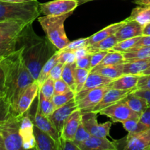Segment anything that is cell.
<instances>
[{
    "instance_id": "obj_1",
    "label": "cell",
    "mask_w": 150,
    "mask_h": 150,
    "mask_svg": "<svg viewBox=\"0 0 150 150\" xmlns=\"http://www.w3.org/2000/svg\"><path fill=\"white\" fill-rule=\"evenodd\" d=\"M32 24H26L17 37V49L22 48L23 62L37 81L42 67L58 49L48 38L38 36Z\"/></svg>"
},
{
    "instance_id": "obj_2",
    "label": "cell",
    "mask_w": 150,
    "mask_h": 150,
    "mask_svg": "<svg viewBox=\"0 0 150 150\" xmlns=\"http://www.w3.org/2000/svg\"><path fill=\"white\" fill-rule=\"evenodd\" d=\"M0 65L5 74L6 98L14 111L21 94L36 81L33 79L23 62L22 48H18L16 51L0 60Z\"/></svg>"
},
{
    "instance_id": "obj_3",
    "label": "cell",
    "mask_w": 150,
    "mask_h": 150,
    "mask_svg": "<svg viewBox=\"0 0 150 150\" xmlns=\"http://www.w3.org/2000/svg\"><path fill=\"white\" fill-rule=\"evenodd\" d=\"M38 1L14 3L0 0V21H18L26 24L32 23L40 16Z\"/></svg>"
},
{
    "instance_id": "obj_4",
    "label": "cell",
    "mask_w": 150,
    "mask_h": 150,
    "mask_svg": "<svg viewBox=\"0 0 150 150\" xmlns=\"http://www.w3.org/2000/svg\"><path fill=\"white\" fill-rule=\"evenodd\" d=\"M73 12L61 16H43L38 17V21L47 38L58 50H62L70 42L64 30V21Z\"/></svg>"
},
{
    "instance_id": "obj_5",
    "label": "cell",
    "mask_w": 150,
    "mask_h": 150,
    "mask_svg": "<svg viewBox=\"0 0 150 150\" xmlns=\"http://www.w3.org/2000/svg\"><path fill=\"white\" fill-rule=\"evenodd\" d=\"M22 117L17 115L12 110L6 120L0 123V135L3 138L6 150L23 149L20 135Z\"/></svg>"
},
{
    "instance_id": "obj_6",
    "label": "cell",
    "mask_w": 150,
    "mask_h": 150,
    "mask_svg": "<svg viewBox=\"0 0 150 150\" xmlns=\"http://www.w3.org/2000/svg\"><path fill=\"white\" fill-rule=\"evenodd\" d=\"M98 114L109 117L114 122L122 123L130 119L139 120L140 118V115L134 112L125 102L124 99L101 110Z\"/></svg>"
},
{
    "instance_id": "obj_7",
    "label": "cell",
    "mask_w": 150,
    "mask_h": 150,
    "mask_svg": "<svg viewBox=\"0 0 150 150\" xmlns=\"http://www.w3.org/2000/svg\"><path fill=\"white\" fill-rule=\"evenodd\" d=\"M79 5V0H54L40 4V11L43 16H61L73 12Z\"/></svg>"
},
{
    "instance_id": "obj_8",
    "label": "cell",
    "mask_w": 150,
    "mask_h": 150,
    "mask_svg": "<svg viewBox=\"0 0 150 150\" xmlns=\"http://www.w3.org/2000/svg\"><path fill=\"white\" fill-rule=\"evenodd\" d=\"M81 123L91 136L105 138L109 136L111 122L99 124L98 122V113L94 111L83 113L81 117Z\"/></svg>"
},
{
    "instance_id": "obj_9",
    "label": "cell",
    "mask_w": 150,
    "mask_h": 150,
    "mask_svg": "<svg viewBox=\"0 0 150 150\" xmlns=\"http://www.w3.org/2000/svg\"><path fill=\"white\" fill-rule=\"evenodd\" d=\"M110 89L111 87L108 85L90 90L83 98L76 101L78 109L80 110L82 114L92 111L95 107L100 102L107 91Z\"/></svg>"
},
{
    "instance_id": "obj_10",
    "label": "cell",
    "mask_w": 150,
    "mask_h": 150,
    "mask_svg": "<svg viewBox=\"0 0 150 150\" xmlns=\"http://www.w3.org/2000/svg\"><path fill=\"white\" fill-rule=\"evenodd\" d=\"M26 114L29 116L32 120L33 121V123L35 125L39 127L40 130L42 131L45 132V133H48L54 140L56 141L57 144L59 145L60 147V140H61V136H60L58 130L56 129L53 123L51 122L49 118L45 117V115L41 113L40 110L39 106H38V103L37 102L36 105V109H35V113L32 115V113L29 111H27ZM61 150V149H60Z\"/></svg>"
},
{
    "instance_id": "obj_11",
    "label": "cell",
    "mask_w": 150,
    "mask_h": 150,
    "mask_svg": "<svg viewBox=\"0 0 150 150\" xmlns=\"http://www.w3.org/2000/svg\"><path fill=\"white\" fill-rule=\"evenodd\" d=\"M78 109L77 103L76 100L73 99L66 103L65 105L57 108L51 115L48 117L49 120L54 125L58 132L59 133L60 136L62 132L63 127H64V123L69 117L76 110Z\"/></svg>"
},
{
    "instance_id": "obj_12",
    "label": "cell",
    "mask_w": 150,
    "mask_h": 150,
    "mask_svg": "<svg viewBox=\"0 0 150 150\" xmlns=\"http://www.w3.org/2000/svg\"><path fill=\"white\" fill-rule=\"evenodd\" d=\"M39 89V85L37 81L33 82L25 89L16 104L14 112L17 115L22 117L27 112L28 110L32 106L35 100L38 97Z\"/></svg>"
},
{
    "instance_id": "obj_13",
    "label": "cell",
    "mask_w": 150,
    "mask_h": 150,
    "mask_svg": "<svg viewBox=\"0 0 150 150\" xmlns=\"http://www.w3.org/2000/svg\"><path fill=\"white\" fill-rule=\"evenodd\" d=\"M125 150H150V128L140 133H128Z\"/></svg>"
},
{
    "instance_id": "obj_14",
    "label": "cell",
    "mask_w": 150,
    "mask_h": 150,
    "mask_svg": "<svg viewBox=\"0 0 150 150\" xmlns=\"http://www.w3.org/2000/svg\"><path fill=\"white\" fill-rule=\"evenodd\" d=\"M34 123L27 114L22 117L20 125V135L23 149H36V140L34 133Z\"/></svg>"
},
{
    "instance_id": "obj_15",
    "label": "cell",
    "mask_w": 150,
    "mask_h": 150,
    "mask_svg": "<svg viewBox=\"0 0 150 150\" xmlns=\"http://www.w3.org/2000/svg\"><path fill=\"white\" fill-rule=\"evenodd\" d=\"M112 79H109V78L105 77L102 75L98 74V73H91L90 72L83 88L81 89L80 92L76 94L75 100H76V101L79 100L80 99L83 98L92 89L108 86L112 82Z\"/></svg>"
},
{
    "instance_id": "obj_16",
    "label": "cell",
    "mask_w": 150,
    "mask_h": 150,
    "mask_svg": "<svg viewBox=\"0 0 150 150\" xmlns=\"http://www.w3.org/2000/svg\"><path fill=\"white\" fill-rule=\"evenodd\" d=\"M134 92V90H120V89H110L104 95L100 102L95 107L94 112L99 113L101 110L122 100L129 94Z\"/></svg>"
},
{
    "instance_id": "obj_17",
    "label": "cell",
    "mask_w": 150,
    "mask_h": 150,
    "mask_svg": "<svg viewBox=\"0 0 150 150\" xmlns=\"http://www.w3.org/2000/svg\"><path fill=\"white\" fill-rule=\"evenodd\" d=\"M81 150H117L118 149L115 142H111L106 137H90L79 145Z\"/></svg>"
},
{
    "instance_id": "obj_18",
    "label": "cell",
    "mask_w": 150,
    "mask_h": 150,
    "mask_svg": "<svg viewBox=\"0 0 150 150\" xmlns=\"http://www.w3.org/2000/svg\"><path fill=\"white\" fill-rule=\"evenodd\" d=\"M143 28L142 25L134 21H126L114 34L119 41L136 38L143 35Z\"/></svg>"
},
{
    "instance_id": "obj_19",
    "label": "cell",
    "mask_w": 150,
    "mask_h": 150,
    "mask_svg": "<svg viewBox=\"0 0 150 150\" xmlns=\"http://www.w3.org/2000/svg\"><path fill=\"white\" fill-rule=\"evenodd\" d=\"M26 23L18 21H0V42L10 41L17 38Z\"/></svg>"
},
{
    "instance_id": "obj_20",
    "label": "cell",
    "mask_w": 150,
    "mask_h": 150,
    "mask_svg": "<svg viewBox=\"0 0 150 150\" xmlns=\"http://www.w3.org/2000/svg\"><path fill=\"white\" fill-rule=\"evenodd\" d=\"M81 111L77 109L67 118L61 133L62 139L69 140L74 139L76 131L81 122Z\"/></svg>"
},
{
    "instance_id": "obj_21",
    "label": "cell",
    "mask_w": 150,
    "mask_h": 150,
    "mask_svg": "<svg viewBox=\"0 0 150 150\" xmlns=\"http://www.w3.org/2000/svg\"><path fill=\"white\" fill-rule=\"evenodd\" d=\"M34 133L36 140V149L38 150H60L59 145L48 133L34 125Z\"/></svg>"
},
{
    "instance_id": "obj_22",
    "label": "cell",
    "mask_w": 150,
    "mask_h": 150,
    "mask_svg": "<svg viewBox=\"0 0 150 150\" xmlns=\"http://www.w3.org/2000/svg\"><path fill=\"white\" fill-rule=\"evenodd\" d=\"M140 76L123 74L120 77L112 81L109 84L111 89L120 90H136Z\"/></svg>"
},
{
    "instance_id": "obj_23",
    "label": "cell",
    "mask_w": 150,
    "mask_h": 150,
    "mask_svg": "<svg viewBox=\"0 0 150 150\" xmlns=\"http://www.w3.org/2000/svg\"><path fill=\"white\" fill-rule=\"evenodd\" d=\"M124 23L125 20L118 22V23H113V24H111L109 26L105 27L102 30L96 32L95 34L92 35V36L89 37V38H86V46L93 45V44L96 43V42H98L99 41L103 40L114 35L116 33V32L118 30L119 28Z\"/></svg>"
},
{
    "instance_id": "obj_24",
    "label": "cell",
    "mask_w": 150,
    "mask_h": 150,
    "mask_svg": "<svg viewBox=\"0 0 150 150\" xmlns=\"http://www.w3.org/2000/svg\"><path fill=\"white\" fill-rule=\"evenodd\" d=\"M150 66V57L142 59L133 60L124 63L123 74L142 76V73Z\"/></svg>"
},
{
    "instance_id": "obj_25",
    "label": "cell",
    "mask_w": 150,
    "mask_h": 150,
    "mask_svg": "<svg viewBox=\"0 0 150 150\" xmlns=\"http://www.w3.org/2000/svg\"><path fill=\"white\" fill-rule=\"evenodd\" d=\"M123 69H124V63L123 64H112V65L101 66V67H95L92 69L91 73H95L100 74L105 77L114 80L117 78L120 77L123 75Z\"/></svg>"
},
{
    "instance_id": "obj_26",
    "label": "cell",
    "mask_w": 150,
    "mask_h": 150,
    "mask_svg": "<svg viewBox=\"0 0 150 150\" xmlns=\"http://www.w3.org/2000/svg\"><path fill=\"white\" fill-rule=\"evenodd\" d=\"M126 21H134L142 26L150 23V6L139 5L132 10L131 14Z\"/></svg>"
},
{
    "instance_id": "obj_27",
    "label": "cell",
    "mask_w": 150,
    "mask_h": 150,
    "mask_svg": "<svg viewBox=\"0 0 150 150\" xmlns=\"http://www.w3.org/2000/svg\"><path fill=\"white\" fill-rule=\"evenodd\" d=\"M124 100L134 112L140 116L149 106V103L145 98L134 95L133 92L124 98Z\"/></svg>"
},
{
    "instance_id": "obj_28",
    "label": "cell",
    "mask_w": 150,
    "mask_h": 150,
    "mask_svg": "<svg viewBox=\"0 0 150 150\" xmlns=\"http://www.w3.org/2000/svg\"><path fill=\"white\" fill-rule=\"evenodd\" d=\"M120 41L115 36V35H113L103 40L99 41L98 42L93 44L92 45L86 46L88 53L89 54H92L94 53L99 52V51H111L113 47L115 46Z\"/></svg>"
},
{
    "instance_id": "obj_29",
    "label": "cell",
    "mask_w": 150,
    "mask_h": 150,
    "mask_svg": "<svg viewBox=\"0 0 150 150\" xmlns=\"http://www.w3.org/2000/svg\"><path fill=\"white\" fill-rule=\"evenodd\" d=\"M59 51L58 50L46 62V63L42 67L40 73L39 77H38V80H37V82H38V85H39V87H40L41 85L44 83V81L49 77V74L52 68L59 62Z\"/></svg>"
},
{
    "instance_id": "obj_30",
    "label": "cell",
    "mask_w": 150,
    "mask_h": 150,
    "mask_svg": "<svg viewBox=\"0 0 150 150\" xmlns=\"http://www.w3.org/2000/svg\"><path fill=\"white\" fill-rule=\"evenodd\" d=\"M126 62L133 60L142 59L150 57V46H141L131 48L127 52L122 53Z\"/></svg>"
},
{
    "instance_id": "obj_31",
    "label": "cell",
    "mask_w": 150,
    "mask_h": 150,
    "mask_svg": "<svg viewBox=\"0 0 150 150\" xmlns=\"http://www.w3.org/2000/svg\"><path fill=\"white\" fill-rule=\"evenodd\" d=\"M76 67V62L73 64H64L63 68L62 74V79L70 87V89L76 93V81H75L74 70Z\"/></svg>"
},
{
    "instance_id": "obj_32",
    "label": "cell",
    "mask_w": 150,
    "mask_h": 150,
    "mask_svg": "<svg viewBox=\"0 0 150 150\" xmlns=\"http://www.w3.org/2000/svg\"><path fill=\"white\" fill-rule=\"evenodd\" d=\"M38 103L41 113L45 117H48L56 110L54 104L52 101V98L48 99L45 98L40 90L38 95Z\"/></svg>"
},
{
    "instance_id": "obj_33",
    "label": "cell",
    "mask_w": 150,
    "mask_h": 150,
    "mask_svg": "<svg viewBox=\"0 0 150 150\" xmlns=\"http://www.w3.org/2000/svg\"><path fill=\"white\" fill-rule=\"evenodd\" d=\"M126 60L125 59L123 54L118 51H109L106 54L103 59L98 65V67L106 65H112V64H118L125 63ZM97 67V66H96Z\"/></svg>"
},
{
    "instance_id": "obj_34",
    "label": "cell",
    "mask_w": 150,
    "mask_h": 150,
    "mask_svg": "<svg viewBox=\"0 0 150 150\" xmlns=\"http://www.w3.org/2000/svg\"><path fill=\"white\" fill-rule=\"evenodd\" d=\"M122 124L125 130H127L128 133H140V132L149 129L147 126L141 122L139 120H136V119H130V120H126L122 122Z\"/></svg>"
},
{
    "instance_id": "obj_35",
    "label": "cell",
    "mask_w": 150,
    "mask_h": 150,
    "mask_svg": "<svg viewBox=\"0 0 150 150\" xmlns=\"http://www.w3.org/2000/svg\"><path fill=\"white\" fill-rule=\"evenodd\" d=\"M142 36L136 37V38H130V39H126L124 40L120 41L115 46L113 47L111 51H118V52L124 53L127 52V51H130L131 48L135 47L139 40L142 38Z\"/></svg>"
},
{
    "instance_id": "obj_36",
    "label": "cell",
    "mask_w": 150,
    "mask_h": 150,
    "mask_svg": "<svg viewBox=\"0 0 150 150\" xmlns=\"http://www.w3.org/2000/svg\"><path fill=\"white\" fill-rule=\"evenodd\" d=\"M89 73H90V71L88 70H86V69L80 68V67H75L74 74L76 86V94L80 92L81 89L83 88V85H84Z\"/></svg>"
},
{
    "instance_id": "obj_37",
    "label": "cell",
    "mask_w": 150,
    "mask_h": 150,
    "mask_svg": "<svg viewBox=\"0 0 150 150\" xmlns=\"http://www.w3.org/2000/svg\"><path fill=\"white\" fill-rule=\"evenodd\" d=\"M75 96H76V93L73 90L69 91L65 93L60 94V95H54L52 98V101L54 103L56 109L65 105L71 100L74 99Z\"/></svg>"
},
{
    "instance_id": "obj_38",
    "label": "cell",
    "mask_w": 150,
    "mask_h": 150,
    "mask_svg": "<svg viewBox=\"0 0 150 150\" xmlns=\"http://www.w3.org/2000/svg\"><path fill=\"white\" fill-rule=\"evenodd\" d=\"M17 50V38L5 42H0V59L7 57Z\"/></svg>"
},
{
    "instance_id": "obj_39",
    "label": "cell",
    "mask_w": 150,
    "mask_h": 150,
    "mask_svg": "<svg viewBox=\"0 0 150 150\" xmlns=\"http://www.w3.org/2000/svg\"><path fill=\"white\" fill-rule=\"evenodd\" d=\"M39 90L45 98L51 99L54 95V81L51 77H48L41 85Z\"/></svg>"
},
{
    "instance_id": "obj_40",
    "label": "cell",
    "mask_w": 150,
    "mask_h": 150,
    "mask_svg": "<svg viewBox=\"0 0 150 150\" xmlns=\"http://www.w3.org/2000/svg\"><path fill=\"white\" fill-rule=\"evenodd\" d=\"M12 108L6 97H0V123L6 120Z\"/></svg>"
},
{
    "instance_id": "obj_41",
    "label": "cell",
    "mask_w": 150,
    "mask_h": 150,
    "mask_svg": "<svg viewBox=\"0 0 150 150\" xmlns=\"http://www.w3.org/2000/svg\"><path fill=\"white\" fill-rule=\"evenodd\" d=\"M91 136V134L86 130L83 125H82V123L81 122L80 125H79V128H78L77 131H76V136H75L74 141L75 143L76 144V145L79 146L82 142H83L84 141H86V139H89Z\"/></svg>"
},
{
    "instance_id": "obj_42",
    "label": "cell",
    "mask_w": 150,
    "mask_h": 150,
    "mask_svg": "<svg viewBox=\"0 0 150 150\" xmlns=\"http://www.w3.org/2000/svg\"><path fill=\"white\" fill-rule=\"evenodd\" d=\"M59 51V62H62L63 64H73L76 62V56L73 51Z\"/></svg>"
},
{
    "instance_id": "obj_43",
    "label": "cell",
    "mask_w": 150,
    "mask_h": 150,
    "mask_svg": "<svg viewBox=\"0 0 150 150\" xmlns=\"http://www.w3.org/2000/svg\"><path fill=\"white\" fill-rule=\"evenodd\" d=\"M84 47H86V38H79V39L69 42L68 45L61 51H68L74 52L77 49L84 48Z\"/></svg>"
},
{
    "instance_id": "obj_44",
    "label": "cell",
    "mask_w": 150,
    "mask_h": 150,
    "mask_svg": "<svg viewBox=\"0 0 150 150\" xmlns=\"http://www.w3.org/2000/svg\"><path fill=\"white\" fill-rule=\"evenodd\" d=\"M70 86L67 84L63 79H60L59 80L54 81V95H60L65 92L71 91Z\"/></svg>"
},
{
    "instance_id": "obj_45",
    "label": "cell",
    "mask_w": 150,
    "mask_h": 150,
    "mask_svg": "<svg viewBox=\"0 0 150 150\" xmlns=\"http://www.w3.org/2000/svg\"><path fill=\"white\" fill-rule=\"evenodd\" d=\"M91 58H92V54H87L85 57L79 58L76 60V67H80V68L86 69V70L91 71Z\"/></svg>"
},
{
    "instance_id": "obj_46",
    "label": "cell",
    "mask_w": 150,
    "mask_h": 150,
    "mask_svg": "<svg viewBox=\"0 0 150 150\" xmlns=\"http://www.w3.org/2000/svg\"><path fill=\"white\" fill-rule=\"evenodd\" d=\"M108 51H99V52L94 53L92 54V58H91V68L93 69L96 66H98L100 63L102 62L104 57L108 54Z\"/></svg>"
},
{
    "instance_id": "obj_47",
    "label": "cell",
    "mask_w": 150,
    "mask_h": 150,
    "mask_svg": "<svg viewBox=\"0 0 150 150\" xmlns=\"http://www.w3.org/2000/svg\"><path fill=\"white\" fill-rule=\"evenodd\" d=\"M64 64L62 62H58L51 70V73L49 74V77L54 81L59 80L62 79V74L63 68H64Z\"/></svg>"
},
{
    "instance_id": "obj_48",
    "label": "cell",
    "mask_w": 150,
    "mask_h": 150,
    "mask_svg": "<svg viewBox=\"0 0 150 150\" xmlns=\"http://www.w3.org/2000/svg\"><path fill=\"white\" fill-rule=\"evenodd\" d=\"M139 90H150V75L140 76L137 84Z\"/></svg>"
},
{
    "instance_id": "obj_49",
    "label": "cell",
    "mask_w": 150,
    "mask_h": 150,
    "mask_svg": "<svg viewBox=\"0 0 150 150\" xmlns=\"http://www.w3.org/2000/svg\"><path fill=\"white\" fill-rule=\"evenodd\" d=\"M60 149L61 150H81L73 140L62 139L60 140Z\"/></svg>"
},
{
    "instance_id": "obj_50",
    "label": "cell",
    "mask_w": 150,
    "mask_h": 150,
    "mask_svg": "<svg viewBox=\"0 0 150 150\" xmlns=\"http://www.w3.org/2000/svg\"><path fill=\"white\" fill-rule=\"evenodd\" d=\"M7 89H6L5 74L1 66L0 65V97H6Z\"/></svg>"
},
{
    "instance_id": "obj_51",
    "label": "cell",
    "mask_w": 150,
    "mask_h": 150,
    "mask_svg": "<svg viewBox=\"0 0 150 150\" xmlns=\"http://www.w3.org/2000/svg\"><path fill=\"white\" fill-rule=\"evenodd\" d=\"M139 121L150 128V105L147 107V108L140 116Z\"/></svg>"
},
{
    "instance_id": "obj_52",
    "label": "cell",
    "mask_w": 150,
    "mask_h": 150,
    "mask_svg": "<svg viewBox=\"0 0 150 150\" xmlns=\"http://www.w3.org/2000/svg\"><path fill=\"white\" fill-rule=\"evenodd\" d=\"M141 46H150V35H146V36L142 35V38L139 40V42L136 43V45L133 48H137V47Z\"/></svg>"
},
{
    "instance_id": "obj_53",
    "label": "cell",
    "mask_w": 150,
    "mask_h": 150,
    "mask_svg": "<svg viewBox=\"0 0 150 150\" xmlns=\"http://www.w3.org/2000/svg\"><path fill=\"white\" fill-rule=\"evenodd\" d=\"M133 93L134 95H138V96L145 98L147 100L149 105H150V90H139V89H136L134 92H133Z\"/></svg>"
},
{
    "instance_id": "obj_54",
    "label": "cell",
    "mask_w": 150,
    "mask_h": 150,
    "mask_svg": "<svg viewBox=\"0 0 150 150\" xmlns=\"http://www.w3.org/2000/svg\"><path fill=\"white\" fill-rule=\"evenodd\" d=\"M74 53L75 54H76L77 59L79 58H81V57H85V56H86L87 54H89V53H88L87 51V49H86V47L77 49L76 51H74Z\"/></svg>"
},
{
    "instance_id": "obj_55",
    "label": "cell",
    "mask_w": 150,
    "mask_h": 150,
    "mask_svg": "<svg viewBox=\"0 0 150 150\" xmlns=\"http://www.w3.org/2000/svg\"><path fill=\"white\" fill-rule=\"evenodd\" d=\"M134 1L139 5H150V0H134Z\"/></svg>"
},
{
    "instance_id": "obj_56",
    "label": "cell",
    "mask_w": 150,
    "mask_h": 150,
    "mask_svg": "<svg viewBox=\"0 0 150 150\" xmlns=\"http://www.w3.org/2000/svg\"><path fill=\"white\" fill-rule=\"evenodd\" d=\"M3 1H8V2H14V3H26L30 2V1H37V0H1Z\"/></svg>"
},
{
    "instance_id": "obj_57",
    "label": "cell",
    "mask_w": 150,
    "mask_h": 150,
    "mask_svg": "<svg viewBox=\"0 0 150 150\" xmlns=\"http://www.w3.org/2000/svg\"><path fill=\"white\" fill-rule=\"evenodd\" d=\"M143 35H150V23L144 26L143 28Z\"/></svg>"
},
{
    "instance_id": "obj_58",
    "label": "cell",
    "mask_w": 150,
    "mask_h": 150,
    "mask_svg": "<svg viewBox=\"0 0 150 150\" xmlns=\"http://www.w3.org/2000/svg\"><path fill=\"white\" fill-rule=\"evenodd\" d=\"M0 150H6L5 146H4V140H3V138L1 135H0Z\"/></svg>"
},
{
    "instance_id": "obj_59",
    "label": "cell",
    "mask_w": 150,
    "mask_h": 150,
    "mask_svg": "<svg viewBox=\"0 0 150 150\" xmlns=\"http://www.w3.org/2000/svg\"><path fill=\"white\" fill-rule=\"evenodd\" d=\"M95 1V0H79V4L81 5V4H85L86 2H89V1Z\"/></svg>"
},
{
    "instance_id": "obj_60",
    "label": "cell",
    "mask_w": 150,
    "mask_h": 150,
    "mask_svg": "<svg viewBox=\"0 0 150 150\" xmlns=\"http://www.w3.org/2000/svg\"><path fill=\"white\" fill-rule=\"evenodd\" d=\"M144 75H150V66L145 70V71H144L143 73H142V76H144Z\"/></svg>"
},
{
    "instance_id": "obj_61",
    "label": "cell",
    "mask_w": 150,
    "mask_h": 150,
    "mask_svg": "<svg viewBox=\"0 0 150 150\" xmlns=\"http://www.w3.org/2000/svg\"><path fill=\"white\" fill-rule=\"evenodd\" d=\"M149 6H150V5H149Z\"/></svg>"
},
{
    "instance_id": "obj_62",
    "label": "cell",
    "mask_w": 150,
    "mask_h": 150,
    "mask_svg": "<svg viewBox=\"0 0 150 150\" xmlns=\"http://www.w3.org/2000/svg\"><path fill=\"white\" fill-rule=\"evenodd\" d=\"M0 60H1V59H0Z\"/></svg>"
}]
</instances>
